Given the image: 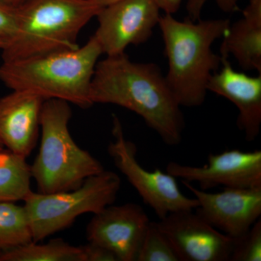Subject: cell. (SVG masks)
Segmentation results:
<instances>
[{"label": "cell", "instance_id": "cell-1", "mask_svg": "<svg viewBox=\"0 0 261 261\" xmlns=\"http://www.w3.org/2000/svg\"><path fill=\"white\" fill-rule=\"evenodd\" d=\"M90 99L92 105H116L139 115L166 145L181 142L185 123L181 106L154 63H135L126 53L98 61Z\"/></svg>", "mask_w": 261, "mask_h": 261}, {"label": "cell", "instance_id": "cell-2", "mask_svg": "<svg viewBox=\"0 0 261 261\" xmlns=\"http://www.w3.org/2000/svg\"><path fill=\"white\" fill-rule=\"evenodd\" d=\"M230 24L228 19L181 21L170 14L160 18L168 62L166 79L181 107H198L205 102L207 84L222 61L211 47Z\"/></svg>", "mask_w": 261, "mask_h": 261}, {"label": "cell", "instance_id": "cell-3", "mask_svg": "<svg viewBox=\"0 0 261 261\" xmlns=\"http://www.w3.org/2000/svg\"><path fill=\"white\" fill-rule=\"evenodd\" d=\"M103 54L92 36L74 49L3 61L0 81L12 90H25L45 100L61 99L82 108L93 106L90 87L94 70Z\"/></svg>", "mask_w": 261, "mask_h": 261}, {"label": "cell", "instance_id": "cell-4", "mask_svg": "<svg viewBox=\"0 0 261 261\" xmlns=\"http://www.w3.org/2000/svg\"><path fill=\"white\" fill-rule=\"evenodd\" d=\"M101 8L92 0H27L16 8V31L1 49L3 61L78 47L81 31Z\"/></svg>", "mask_w": 261, "mask_h": 261}, {"label": "cell", "instance_id": "cell-5", "mask_svg": "<svg viewBox=\"0 0 261 261\" xmlns=\"http://www.w3.org/2000/svg\"><path fill=\"white\" fill-rule=\"evenodd\" d=\"M70 103L61 99L44 101L40 118V147L30 166L38 192L69 191L87 178L104 171L102 163L75 143L70 135Z\"/></svg>", "mask_w": 261, "mask_h": 261}, {"label": "cell", "instance_id": "cell-6", "mask_svg": "<svg viewBox=\"0 0 261 261\" xmlns=\"http://www.w3.org/2000/svg\"><path fill=\"white\" fill-rule=\"evenodd\" d=\"M117 173L104 171L87 178L78 188L44 194L31 192L24 200L33 242L39 243L69 227L81 215L97 214L112 205L121 189Z\"/></svg>", "mask_w": 261, "mask_h": 261}, {"label": "cell", "instance_id": "cell-7", "mask_svg": "<svg viewBox=\"0 0 261 261\" xmlns=\"http://www.w3.org/2000/svg\"><path fill=\"white\" fill-rule=\"evenodd\" d=\"M113 123L114 140L108 146V154L116 167L160 219L172 213L195 210L198 207L195 197L191 198L182 193L176 178L166 171H149L142 167L137 161V147L125 137L119 118L114 116Z\"/></svg>", "mask_w": 261, "mask_h": 261}, {"label": "cell", "instance_id": "cell-8", "mask_svg": "<svg viewBox=\"0 0 261 261\" xmlns=\"http://www.w3.org/2000/svg\"><path fill=\"white\" fill-rule=\"evenodd\" d=\"M160 10L154 0H118L101 8L94 37L103 54L118 56L147 42L159 25Z\"/></svg>", "mask_w": 261, "mask_h": 261}, {"label": "cell", "instance_id": "cell-9", "mask_svg": "<svg viewBox=\"0 0 261 261\" xmlns=\"http://www.w3.org/2000/svg\"><path fill=\"white\" fill-rule=\"evenodd\" d=\"M166 172L181 181L196 182L200 190L223 186L224 188L261 187V151L244 152L228 149L209 154L202 167L170 162Z\"/></svg>", "mask_w": 261, "mask_h": 261}, {"label": "cell", "instance_id": "cell-10", "mask_svg": "<svg viewBox=\"0 0 261 261\" xmlns=\"http://www.w3.org/2000/svg\"><path fill=\"white\" fill-rule=\"evenodd\" d=\"M194 211L168 214L156 221L180 261H228L234 239L211 226Z\"/></svg>", "mask_w": 261, "mask_h": 261}, {"label": "cell", "instance_id": "cell-11", "mask_svg": "<svg viewBox=\"0 0 261 261\" xmlns=\"http://www.w3.org/2000/svg\"><path fill=\"white\" fill-rule=\"evenodd\" d=\"M182 182L198 201L196 213L230 238L242 236L260 219L261 187L224 188L212 193Z\"/></svg>", "mask_w": 261, "mask_h": 261}, {"label": "cell", "instance_id": "cell-12", "mask_svg": "<svg viewBox=\"0 0 261 261\" xmlns=\"http://www.w3.org/2000/svg\"><path fill=\"white\" fill-rule=\"evenodd\" d=\"M149 222L140 205L112 204L94 214L87 225V240L111 250L118 261H137Z\"/></svg>", "mask_w": 261, "mask_h": 261}, {"label": "cell", "instance_id": "cell-13", "mask_svg": "<svg viewBox=\"0 0 261 261\" xmlns=\"http://www.w3.org/2000/svg\"><path fill=\"white\" fill-rule=\"evenodd\" d=\"M45 99L29 91L12 90L0 98V142L27 159L37 145Z\"/></svg>", "mask_w": 261, "mask_h": 261}, {"label": "cell", "instance_id": "cell-14", "mask_svg": "<svg viewBox=\"0 0 261 261\" xmlns=\"http://www.w3.org/2000/svg\"><path fill=\"white\" fill-rule=\"evenodd\" d=\"M207 91L226 98L238 108L239 128L247 142L255 140L261 126V74L252 76L238 71L227 58H222L221 69L211 75Z\"/></svg>", "mask_w": 261, "mask_h": 261}, {"label": "cell", "instance_id": "cell-15", "mask_svg": "<svg viewBox=\"0 0 261 261\" xmlns=\"http://www.w3.org/2000/svg\"><path fill=\"white\" fill-rule=\"evenodd\" d=\"M243 13L223 37L221 56H233L244 70L261 74V0H250Z\"/></svg>", "mask_w": 261, "mask_h": 261}, {"label": "cell", "instance_id": "cell-16", "mask_svg": "<svg viewBox=\"0 0 261 261\" xmlns=\"http://www.w3.org/2000/svg\"><path fill=\"white\" fill-rule=\"evenodd\" d=\"M25 159L8 149L0 151V202L23 201L32 191L31 168Z\"/></svg>", "mask_w": 261, "mask_h": 261}, {"label": "cell", "instance_id": "cell-17", "mask_svg": "<svg viewBox=\"0 0 261 261\" xmlns=\"http://www.w3.org/2000/svg\"><path fill=\"white\" fill-rule=\"evenodd\" d=\"M0 261H86L82 246H73L62 239L39 244L31 242L0 252Z\"/></svg>", "mask_w": 261, "mask_h": 261}, {"label": "cell", "instance_id": "cell-18", "mask_svg": "<svg viewBox=\"0 0 261 261\" xmlns=\"http://www.w3.org/2000/svg\"><path fill=\"white\" fill-rule=\"evenodd\" d=\"M33 242L28 214L24 205L0 202V251Z\"/></svg>", "mask_w": 261, "mask_h": 261}, {"label": "cell", "instance_id": "cell-19", "mask_svg": "<svg viewBox=\"0 0 261 261\" xmlns=\"http://www.w3.org/2000/svg\"><path fill=\"white\" fill-rule=\"evenodd\" d=\"M137 261H180L167 237L156 221H150L142 240Z\"/></svg>", "mask_w": 261, "mask_h": 261}, {"label": "cell", "instance_id": "cell-20", "mask_svg": "<svg viewBox=\"0 0 261 261\" xmlns=\"http://www.w3.org/2000/svg\"><path fill=\"white\" fill-rule=\"evenodd\" d=\"M230 261L261 260V221L257 220L250 229L234 238Z\"/></svg>", "mask_w": 261, "mask_h": 261}, {"label": "cell", "instance_id": "cell-21", "mask_svg": "<svg viewBox=\"0 0 261 261\" xmlns=\"http://www.w3.org/2000/svg\"><path fill=\"white\" fill-rule=\"evenodd\" d=\"M16 31V8L0 4V40L5 46L14 37Z\"/></svg>", "mask_w": 261, "mask_h": 261}, {"label": "cell", "instance_id": "cell-22", "mask_svg": "<svg viewBox=\"0 0 261 261\" xmlns=\"http://www.w3.org/2000/svg\"><path fill=\"white\" fill-rule=\"evenodd\" d=\"M207 1L208 0H187V10L189 18L193 21L200 20L201 11ZM238 1L239 0H216L220 9L227 13L238 11Z\"/></svg>", "mask_w": 261, "mask_h": 261}, {"label": "cell", "instance_id": "cell-23", "mask_svg": "<svg viewBox=\"0 0 261 261\" xmlns=\"http://www.w3.org/2000/svg\"><path fill=\"white\" fill-rule=\"evenodd\" d=\"M82 248L86 261H118L111 250L97 244L89 242Z\"/></svg>", "mask_w": 261, "mask_h": 261}, {"label": "cell", "instance_id": "cell-24", "mask_svg": "<svg viewBox=\"0 0 261 261\" xmlns=\"http://www.w3.org/2000/svg\"><path fill=\"white\" fill-rule=\"evenodd\" d=\"M160 10L166 14L173 15L176 13L181 6L182 0H154Z\"/></svg>", "mask_w": 261, "mask_h": 261}, {"label": "cell", "instance_id": "cell-25", "mask_svg": "<svg viewBox=\"0 0 261 261\" xmlns=\"http://www.w3.org/2000/svg\"><path fill=\"white\" fill-rule=\"evenodd\" d=\"M27 0H0V4L10 8H17Z\"/></svg>", "mask_w": 261, "mask_h": 261}, {"label": "cell", "instance_id": "cell-26", "mask_svg": "<svg viewBox=\"0 0 261 261\" xmlns=\"http://www.w3.org/2000/svg\"><path fill=\"white\" fill-rule=\"evenodd\" d=\"M92 1H93L94 3H96L98 6L100 7V8H103V7L115 3V2L118 1V0H92Z\"/></svg>", "mask_w": 261, "mask_h": 261}, {"label": "cell", "instance_id": "cell-27", "mask_svg": "<svg viewBox=\"0 0 261 261\" xmlns=\"http://www.w3.org/2000/svg\"><path fill=\"white\" fill-rule=\"evenodd\" d=\"M5 47V42L3 41L0 40V49H3Z\"/></svg>", "mask_w": 261, "mask_h": 261}, {"label": "cell", "instance_id": "cell-28", "mask_svg": "<svg viewBox=\"0 0 261 261\" xmlns=\"http://www.w3.org/2000/svg\"><path fill=\"white\" fill-rule=\"evenodd\" d=\"M4 149V147H3V145H2L1 142H0V151L3 150Z\"/></svg>", "mask_w": 261, "mask_h": 261}, {"label": "cell", "instance_id": "cell-29", "mask_svg": "<svg viewBox=\"0 0 261 261\" xmlns=\"http://www.w3.org/2000/svg\"><path fill=\"white\" fill-rule=\"evenodd\" d=\"M0 252H1V251H0Z\"/></svg>", "mask_w": 261, "mask_h": 261}]
</instances>
